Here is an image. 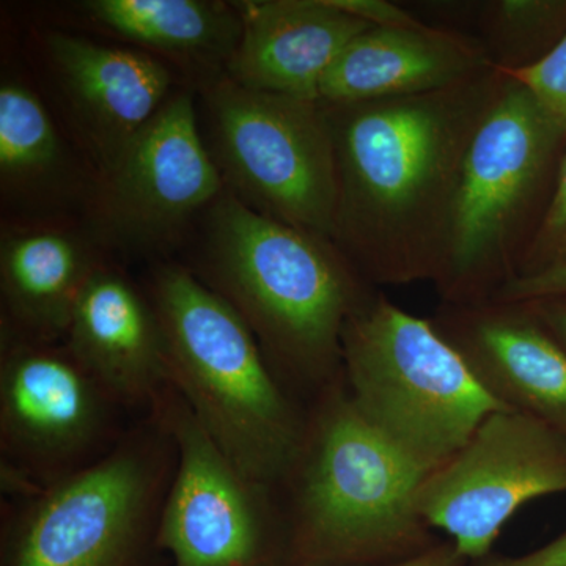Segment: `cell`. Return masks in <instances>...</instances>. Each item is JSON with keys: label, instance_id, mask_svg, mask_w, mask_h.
I'll return each instance as SVG.
<instances>
[{"label": "cell", "instance_id": "27", "mask_svg": "<svg viewBox=\"0 0 566 566\" xmlns=\"http://www.w3.org/2000/svg\"><path fill=\"white\" fill-rule=\"evenodd\" d=\"M526 303L566 352V294L526 301Z\"/></svg>", "mask_w": 566, "mask_h": 566}, {"label": "cell", "instance_id": "15", "mask_svg": "<svg viewBox=\"0 0 566 566\" xmlns=\"http://www.w3.org/2000/svg\"><path fill=\"white\" fill-rule=\"evenodd\" d=\"M63 344L129 415L147 416L172 386L150 297L107 260L85 283Z\"/></svg>", "mask_w": 566, "mask_h": 566}, {"label": "cell", "instance_id": "16", "mask_svg": "<svg viewBox=\"0 0 566 566\" xmlns=\"http://www.w3.org/2000/svg\"><path fill=\"white\" fill-rule=\"evenodd\" d=\"M240 43L226 76L251 91L318 102L324 77L371 25L334 0H245Z\"/></svg>", "mask_w": 566, "mask_h": 566}, {"label": "cell", "instance_id": "19", "mask_svg": "<svg viewBox=\"0 0 566 566\" xmlns=\"http://www.w3.org/2000/svg\"><path fill=\"white\" fill-rule=\"evenodd\" d=\"M494 69L476 36L415 25L370 28L324 77L318 102L352 104L441 91Z\"/></svg>", "mask_w": 566, "mask_h": 566}, {"label": "cell", "instance_id": "9", "mask_svg": "<svg viewBox=\"0 0 566 566\" xmlns=\"http://www.w3.org/2000/svg\"><path fill=\"white\" fill-rule=\"evenodd\" d=\"M128 415L63 342L2 333L3 493L29 497L95 464L132 427Z\"/></svg>", "mask_w": 566, "mask_h": 566}, {"label": "cell", "instance_id": "11", "mask_svg": "<svg viewBox=\"0 0 566 566\" xmlns=\"http://www.w3.org/2000/svg\"><path fill=\"white\" fill-rule=\"evenodd\" d=\"M153 409L177 447L158 534L170 566H289L277 490L222 452L174 385Z\"/></svg>", "mask_w": 566, "mask_h": 566}, {"label": "cell", "instance_id": "20", "mask_svg": "<svg viewBox=\"0 0 566 566\" xmlns=\"http://www.w3.org/2000/svg\"><path fill=\"white\" fill-rule=\"evenodd\" d=\"M71 10L93 31L191 74L197 87L226 74L243 31L233 2L85 0Z\"/></svg>", "mask_w": 566, "mask_h": 566}, {"label": "cell", "instance_id": "22", "mask_svg": "<svg viewBox=\"0 0 566 566\" xmlns=\"http://www.w3.org/2000/svg\"><path fill=\"white\" fill-rule=\"evenodd\" d=\"M562 266H566V151L558 169L549 208L521 263L516 279L532 277Z\"/></svg>", "mask_w": 566, "mask_h": 566}, {"label": "cell", "instance_id": "26", "mask_svg": "<svg viewBox=\"0 0 566 566\" xmlns=\"http://www.w3.org/2000/svg\"><path fill=\"white\" fill-rule=\"evenodd\" d=\"M469 566H566V532L547 545L523 554V556H499L490 554Z\"/></svg>", "mask_w": 566, "mask_h": 566}, {"label": "cell", "instance_id": "17", "mask_svg": "<svg viewBox=\"0 0 566 566\" xmlns=\"http://www.w3.org/2000/svg\"><path fill=\"white\" fill-rule=\"evenodd\" d=\"M95 174L31 82H0V192L17 221H59L87 211Z\"/></svg>", "mask_w": 566, "mask_h": 566}, {"label": "cell", "instance_id": "7", "mask_svg": "<svg viewBox=\"0 0 566 566\" xmlns=\"http://www.w3.org/2000/svg\"><path fill=\"white\" fill-rule=\"evenodd\" d=\"M342 349L354 408L423 475L455 455L491 412L505 409L430 318L409 314L381 290L348 319Z\"/></svg>", "mask_w": 566, "mask_h": 566}, {"label": "cell", "instance_id": "2", "mask_svg": "<svg viewBox=\"0 0 566 566\" xmlns=\"http://www.w3.org/2000/svg\"><path fill=\"white\" fill-rule=\"evenodd\" d=\"M189 271L232 305L283 386L308 405L344 378V331L376 292L327 238L245 207L229 189L205 211Z\"/></svg>", "mask_w": 566, "mask_h": 566}, {"label": "cell", "instance_id": "25", "mask_svg": "<svg viewBox=\"0 0 566 566\" xmlns=\"http://www.w3.org/2000/svg\"><path fill=\"white\" fill-rule=\"evenodd\" d=\"M560 294H566V266L532 277L516 279L506 283L495 297L504 301H534Z\"/></svg>", "mask_w": 566, "mask_h": 566}, {"label": "cell", "instance_id": "18", "mask_svg": "<svg viewBox=\"0 0 566 566\" xmlns=\"http://www.w3.org/2000/svg\"><path fill=\"white\" fill-rule=\"evenodd\" d=\"M71 219L9 223L0 243L2 333L63 342L85 283L106 262L87 227Z\"/></svg>", "mask_w": 566, "mask_h": 566}, {"label": "cell", "instance_id": "5", "mask_svg": "<svg viewBox=\"0 0 566 566\" xmlns=\"http://www.w3.org/2000/svg\"><path fill=\"white\" fill-rule=\"evenodd\" d=\"M465 156L441 273L442 304L493 300L520 274L566 151V125L504 74Z\"/></svg>", "mask_w": 566, "mask_h": 566}, {"label": "cell", "instance_id": "21", "mask_svg": "<svg viewBox=\"0 0 566 566\" xmlns=\"http://www.w3.org/2000/svg\"><path fill=\"white\" fill-rule=\"evenodd\" d=\"M479 29L494 69H531L566 35V0H493L480 7Z\"/></svg>", "mask_w": 566, "mask_h": 566}, {"label": "cell", "instance_id": "4", "mask_svg": "<svg viewBox=\"0 0 566 566\" xmlns=\"http://www.w3.org/2000/svg\"><path fill=\"white\" fill-rule=\"evenodd\" d=\"M145 292L172 385L193 416L241 471L277 486L303 442L307 405L283 386L232 305L185 264H158Z\"/></svg>", "mask_w": 566, "mask_h": 566}, {"label": "cell", "instance_id": "13", "mask_svg": "<svg viewBox=\"0 0 566 566\" xmlns=\"http://www.w3.org/2000/svg\"><path fill=\"white\" fill-rule=\"evenodd\" d=\"M35 54L51 111L96 180L174 93L170 66L122 44L41 29Z\"/></svg>", "mask_w": 566, "mask_h": 566}, {"label": "cell", "instance_id": "1", "mask_svg": "<svg viewBox=\"0 0 566 566\" xmlns=\"http://www.w3.org/2000/svg\"><path fill=\"white\" fill-rule=\"evenodd\" d=\"M504 80L490 69L420 95L322 103L337 161L331 241L376 289L438 279L465 156Z\"/></svg>", "mask_w": 566, "mask_h": 566}, {"label": "cell", "instance_id": "24", "mask_svg": "<svg viewBox=\"0 0 566 566\" xmlns=\"http://www.w3.org/2000/svg\"><path fill=\"white\" fill-rule=\"evenodd\" d=\"M335 6L359 18L371 28H395V25H415L422 22L403 7L387 0H334Z\"/></svg>", "mask_w": 566, "mask_h": 566}, {"label": "cell", "instance_id": "23", "mask_svg": "<svg viewBox=\"0 0 566 566\" xmlns=\"http://www.w3.org/2000/svg\"><path fill=\"white\" fill-rule=\"evenodd\" d=\"M523 84L554 117L566 125V35L531 69L504 73Z\"/></svg>", "mask_w": 566, "mask_h": 566}, {"label": "cell", "instance_id": "6", "mask_svg": "<svg viewBox=\"0 0 566 566\" xmlns=\"http://www.w3.org/2000/svg\"><path fill=\"white\" fill-rule=\"evenodd\" d=\"M175 465L172 434L151 409L102 460L7 506L0 566H159Z\"/></svg>", "mask_w": 566, "mask_h": 566}, {"label": "cell", "instance_id": "10", "mask_svg": "<svg viewBox=\"0 0 566 566\" xmlns=\"http://www.w3.org/2000/svg\"><path fill=\"white\" fill-rule=\"evenodd\" d=\"M223 189L193 93L178 91L95 181L84 223L103 251L166 255Z\"/></svg>", "mask_w": 566, "mask_h": 566}, {"label": "cell", "instance_id": "12", "mask_svg": "<svg viewBox=\"0 0 566 566\" xmlns=\"http://www.w3.org/2000/svg\"><path fill=\"white\" fill-rule=\"evenodd\" d=\"M566 494V434L534 417L497 409L441 468L424 475L417 510L469 562L493 554L521 506Z\"/></svg>", "mask_w": 566, "mask_h": 566}, {"label": "cell", "instance_id": "3", "mask_svg": "<svg viewBox=\"0 0 566 566\" xmlns=\"http://www.w3.org/2000/svg\"><path fill=\"white\" fill-rule=\"evenodd\" d=\"M423 479L338 379L307 405L303 442L275 486L289 566H390L433 549L442 539L417 510Z\"/></svg>", "mask_w": 566, "mask_h": 566}, {"label": "cell", "instance_id": "28", "mask_svg": "<svg viewBox=\"0 0 566 566\" xmlns=\"http://www.w3.org/2000/svg\"><path fill=\"white\" fill-rule=\"evenodd\" d=\"M471 562L468 560L457 549L450 539L436 545L433 549L427 551L424 554H420L411 560L401 562V564L390 566H469Z\"/></svg>", "mask_w": 566, "mask_h": 566}, {"label": "cell", "instance_id": "8", "mask_svg": "<svg viewBox=\"0 0 566 566\" xmlns=\"http://www.w3.org/2000/svg\"><path fill=\"white\" fill-rule=\"evenodd\" d=\"M200 128L223 186L251 210L333 238L338 180L323 104L241 87L200 85Z\"/></svg>", "mask_w": 566, "mask_h": 566}, {"label": "cell", "instance_id": "14", "mask_svg": "<svg viewBox=\"0 0 566 566\" xmlns=\"http://www.w3.org/2000/svg\"><path fill=\"white\" fill-rule=\"evenodd\" d=\"M430 319L494 401L566 434V352L526 301L441 303Z\"/></svg>", "mask_w": 566, "mask_h": 566}]
</instances>
